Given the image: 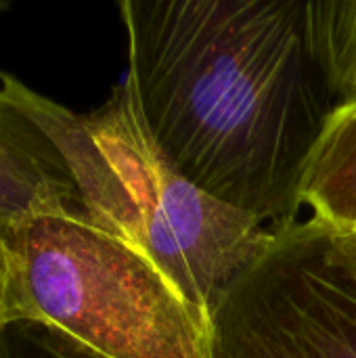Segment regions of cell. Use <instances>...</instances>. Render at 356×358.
I'll use <instances>...</instances> for the list:
<instances>
[{"mask_svg": "<svg viewBox=\"0 0 356 358\" xmlns=\"http://www.w3.org/2000/svg\"><path fill=\"white\" fill-rule=\"evenodd\" d=\"M6 8H8V2H6V0H0V13L6 10Z\"/></svg>", "mask_w": 356, "mask_h": 358, "instance_id": "11", "label": "cell"}, {"mask_svg": "<svg viewBox=\"0 0 356 358\" xmlns=\"http://www.w3.org/2000/svg\"><path fill=\"white\" fill-rule=\"evenodd\" d=\"M8 296H10V268L4 241V227L0 224V329L8 323Z\"/></svg>", "mask_w": 356, "mask_h": 358, "instance_id": "9", "label": "cell"}, {"mask_svg": "<svg viewBox=\"0 0 356 358\" xmlns=\"http://www.w3.org/2000/svg\"><path fill=\"white\" fill-rule=\"evenodd\" d=\"M302 206L336 233L356 229V103L329 115L306 168Z\"/></svg>", "mask_w": 356, "mask_h": 358, "instance_id": "6", "label": "cell"}, {"mask_svg": "<svg viewBox=\"0 0 356 358\" xmlns=\"http://www.w3.org/2000/svg\"><path fill=\"white\" fill-rule=\"evenodd\" d=\"M2 88L63 153L88 218L149 258L206 323L264 254L273 229L195 187L151 136L124 76L76 113L0 71Z\"/></svg>", "mask_w": 356, "mask_h": 358, "instance_id": "2", "label": "cell"}, {"mask_svg": "<svg viewBox=\"0 0 356 358\" xmlns=\"http://www.w3.org/2000/svg\"><path fill=\"white\" fill-rule=\"evenodd\" d=\"M304 36L313 67L334 107L355 105L356 0L306 2Z\"/></svg>", "mask_w": 356, "mask_h": 358, "instance_id": "7", "label": "cell"}, {"mask_svg": "<svg viewBox=\"0 0 356 358\" xmlns=\"http://www.w3.org/2000/svg\"><path fill=\"white\" fill-rule=\"evenodd\" d=\"M57 214L88 218L63 153L0 86V224Z\"/></svg>", "mask_w": 356, "mask_h": 358, "instance_id": "5", "label": "cell"}, {"mask_svg": "<svg viewBox=\"0 0 356 358\" xmlns=\"http://www.w3.org/2000/svg\"><path fill=\"white\" fill-rule=\"evenodd\" d=\"M336 243L340 254L344 256V260L353 266V271L356 273V229L355 231H346V233H336Z\"/></svg>", "mask_w": 356, "mask_h": 358, "instance_id": "10", "label": "cell"}, {"mask_svg": "<svg viewBox=\"0 0 356 358\" xmlns=\"http://www.w3.org/2000/svg\"><path fill=\"white\" fill-rule=\"evenodd\" d=\"M208 358H356V273L329 227L273 229L210 315Z\"/></svg>", "mask_w": 356, "mask_h": 358, "instance_id": "4", "label": "cell"}, {"mask_svg": "<svg viewBox=\"0 0 356 358\" xmlns=\"http://www.w3.org/2000/svg\"><path fill=\"white\" fill-rule=\"evenodd\" d=\"M304 0H124L128 82L174 166L271 229L298 220L334 103L308 55Z\"/></svg>", "mask_w": 356, "mask_h": 358, "instance_id": "1", "label": "cell"}, {"mask_svg": "<svg viewBox=\"0 0 356 358\" xmlns=\"http://www.w3.org/2000/svg\"><path fill=\"white\" fill-rule=\"evenodd\" d=\"M0 358H103L65 334L34 321H10L0 329Z\"/></svg>", "mask_w": 356, "mask_h": 358, "instance_id": "8", "label": "cell"}, {"mask_svg": "<svg viewBox=\"0 0 356 358\" xmlns=\"http://www.w3.org/2000/svg\"><path fill=\"white\" fill-rule=\"evenodd\" d=\"M8 323L48 325L103 358H208V327L141 252L80 216L4 229Z\"/></svg>", "mask_w": 356, "mask_h": 358, "instance_id": "3", "label": "cell"}]
</instances>
